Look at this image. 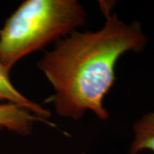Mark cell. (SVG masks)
I'll use <instances>...</instances> for the list:
<instances>
[{"label": "cell", "mask_w": 154, "mask_h": 154, "mask_svg": "<svg viewBox=\"0 0 154 154\" xmlns=\"http://www.w3.org/2000/svg\"><path fill=\"white\" fill-rule=\"evenodd\" d=\"M88 13L77 0H26L0 29V63H16L85 25Z\"/></svg>", "instance_id": "7a4b0ae2"}, {"label": "cell", "mask_w": 154, "mask_h": 154, "mask_svg": "<svg viewBox=\"0 0 154 154\" xmlns=\"http://www.w3.org/2000/svg\"><path fill=\"white\" fill-rule=\"evenodd\" d=\"M105 22L96 31H75L57 41L37 62L54 94L57 116L80 120L92 112L106 121L110 114L104 105L115 82V67L122 54L140 52L147 38L140 25L126 24L105 7Z\"/></svg>", "instance_id": "6da1fadb"}, {"label": "cell", "mask_w": 154, "mask_h": 154, "mask_svg": "<svg viewBox=\"0 0 154 154\" xmlns=\"http://www.w3.org/2000/svg\"><path fill=\"white\" fill-rule=\"evenodd\" d=\"M35 122L50 125L28 110L11 104H0V129L6 128L20 135H29Z\"/></svg>", "instance_id": "277c9868"}, {"label": "cell", "mask_w": 154, "mask_h": 154, "mask_svg": "<svg viewBox=\"0 0 154 154\" xmlns=\"http://www.w3.org/2000/svg\"><path fill=\"white\" fill-rule=\"evenodd\" d=\"M80 154H87L86 152H82V153H80Z\"/></svg>", "instance_id": "8992f818"}, {"label": "cell", "mask_w": 154, "mask_h": 154, "mask_svg": "<svg viewBox=\"0 0 154 154\" xmlns=\"http://www.w3.org/2000/svg\"><path fill=\"white\" fill-rule=\"evenodd\" d=\"M10 72L0 63V104L17 105L45 121L50 127L55 128V123L50 120L51 113L47 109L33 102L18 91L11 82Z\"/></svg>", "instance_id": "3957f363"}, {"label": "cell", "mask_w": 154, "mask_h": 154, "mask_svg": "<svg viewBox=\"0 0 154 154\" xmlns=\"http://www.w3.org/2000/svg\"><path fill=\"white\" fill-rule=\"evenodd\" d=\"M134 134L129 154H137L144 150L154 152V112L144 115L134 123Z\"/></svg>", "instance_id": "5b68a950"}]
</instances>
